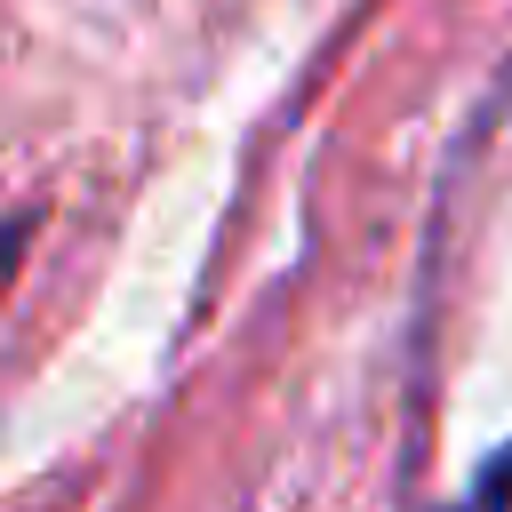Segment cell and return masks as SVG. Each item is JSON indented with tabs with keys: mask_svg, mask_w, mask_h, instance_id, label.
<instances>
[{
	"mask_svg": "<svg viewBox=\"0 0 512 512\" xmlns=\"http://www.w3.org/2000/svg\"><path fill=\"white\" fill-rule=\"evenodd\" d=\"M24 240H32V216H0V288L16 280V264H24Z\"/></svg>",
	"mask_w": 512,
	"mask_h": 512,
	"instance_id": "1",
	"label": "cell"
},
{
	"mask_svg": "<svg viewBox=\"0 0 512 512\" xmlns=\"http://www.w3.org/2000/svg\"><path fill=\"white\" fill-rule=\"evenodd\" d=\"M504 480H512V448H504V456H496V464H488V472H480V480H472V496H496V488H504Z\"/></svg>",
	"mask_w": 512,
	"mask_h": 512,
	"instance_id": "2",
	"label": "cell"
}]
</instances>
